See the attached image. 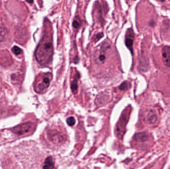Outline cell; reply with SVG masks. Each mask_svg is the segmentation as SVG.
Wrapping results in <instances>:
<instances>
[{
    "label": "cell",
    "instance_id": "1",
    "mask_svg": "<svg viewBox=\"0 0 170 169\" xmlns=\"http://www.w3.org/2000/svg\"><path fill=\"white\" fill-rule=\"evenodd\" d=\"M53 51L52 40L49 39L42 42L39 45L36 51L35 57L37 61L41 64H45L49 62L52 59Z\"/></svg>",
    "mask_w": 170,
    "mask_h": 169
},
{
    "label": "cell",
    "instance_id": "2",
    "mask_svg": "<svg viewBox=\"0 0 170 169\" xmlns=\"http://www.w3.org/2000/svg\"><path fill=\"white\" fill-rule=\"evenodd\" d=\"M48 137L51 143L54 145H61L65 143L67 139L65 133L56 128H52L48 133Z\"/></svg>",
    "mask_w": 170,
    "mask_h": 169
},
{
    "label": "cell",
    "instance_id": "3",
    "mask_svg": "<svg viewBox=\"0 0 170 169\" xmlns=\"http://www.w3.org/2000/svg\"><path fill=\"white\" fill-rule=\"evenodd\" d=\"M52 77V74L49 72L45 74L41 81L35 87V91L39 93L44 91L49 87Z\"/></svg>",
    "mask_w": 170,
    "mask_h": 169
},
{
    "label": "cell",
    "instance_id": "4",
    "mask_svg": "<svg viewBox=\"0 0 170 169\" xmlns=\"http://www.w3.org/2000/svg\"><path fill=\"white\" fill-rule=\"evenodd\" d=\"M134 31L131 28H128L126 32V36H125V43L126 45L133 54V45L134 42Z\"/></svg>",
    "mask_w": 170,
    "mask_h": 169
},
{
    "label": "cell",
    "instance_id": "5",
    "mask_svg": "<svg viewBox=\"0 0 170 169\" xmlns=\"http://www.w3.org/2000/svg\"><path fill=\"white\" fill-rule=\"evenodd\" d=\"M33 129V125L30 123L20 125L14 129V131L18 135H23V133H28Z\"/></svg>",
    "mask_w": 170,
    "mask_h": 169
},
{
    "label": "cell",
    "instance_id": "6",
    "mask_svg": "<svg viewBox=\"0 0 170 169\" xmlns=\"http://www.w3.org/2000/svg\"><path fill=\"white\" fill-rule=\"evenodd\" d=\"M162 57L164 64L166 67H170V47L165 46L162 49Z\"/></svg>",
    "mask_w": 170,
    "mask_h": 169
},
{
    "label": "cell",
    "instance_id": "7",
    "mask_svg": "<svg viewBox=\"0 0 170 169\" xmlns=\"http://www.w3.org/2000/svg\"><path fill=\"white\" fill-rule=\"evenodd\" d=\"M145 118L146 123L148 124H155L157 120V115L155 111L153 109H149L148 111H147Z\"/></svg>",
    "mask_w": 170,
    "mask_h": 169
},
{
    "label": "cell",
    "instance_id": "8",
    "mask_svg": "<svg viewBox=\"0 0 170 169\" xmlns=\"http://www.w3.org/2000/svg\"><path fill=\"white\" fill-rule=\"evenodd\" d=\"M55 164L53 158L49 156L46 158L43 166V169H54Z\"/></svg>",
    "mask_w": 170,
    "mask_h": 169
},
{
    "label": "cell",
    "instance_id": "9",
    "mask_svg": "<svg viewBox=\"0 0 170 169\" xmlns=\"http://www.w3.org/2000/svg\"><path fill=\"white\" fill-rule=\"evenodd\" d=\"M148 138V135L145 132L136 133L134 136V140H135L136 141L140 142L147 141Z\"/></svg>",
    "mask_w": 170,
    "mask_h": 169
},
{
    "label": "cell",
    "instance_id": "10",
    "mask_svg": "<svg viewBox=\"0 0 170 169\" xmlns=\"http://www.w3.org/2000/svg\"><path fill=\"white\" fill-rule=\"evenodd\" d=\"M80 77V74L78 72H77L75 78L73 81L71 82V89L72 92L76 94L78 90V80Z\"/></svg>",
    "mask_w": 170,
    "mask_h": 169
},
{
    "label": "cell",
    "instance_id": "11",
    "mask_svg": "<svg viewBox=\"0 0 170 169\" xmlns=\"http://www.w3.org/2000/svg\"><path fill=\"white\" fill-rule=\"evenodd\" d=\"M7 29L2 25H0V42L3 41L7 35Z\"/></svg>",
    "mask_w": 170,
    "mask_h": 169
},
{
    "label": "cell",
    "instance_id": "12",
    "mask_svg": "<svg viewBox=\"0 0 170 169\" xmlns=\"http://www.w3.org/2000/svg\"><path fill=\"white\" fill-rule=\"evenodd\" d=\"M105 59H106L105 55L104 54L101 53L99 54L98 58L95 60L97 61L98 63H101V64H102V63H104L105 62Z\"/></svg>",
    "mask_w": 170,
    "mask_h": 169
},
{
    "label": "cell",
    "instance_id": "13",
    "mask_svg": "<svg viewBox=\"0 0 170 169\" xmlns=\"http://www.w3.org/2000/svg\"><path fill=\"white\" fill-rule=\"evenodd\" d=\"M67 124L70 126H73L76 123V120H75V118L73 117H70L68 118L67 119Z\"/></svg>",
    "mask_w": 170,
    "mask_h": 169
},
{
    "label": "cell",
    "instance_id": "14",
    "mask_svg": "<svg viewBox=\"0 0 170 169\" xmlns=\"http://www.w3.org/2000/svg\"><path fill=\"white\" fill-rule=\"evenodd\" d=\"M128 87H129V83L127 81H125L124 83H123L121 85H120L119 88L120 90H125L127 89Z\"/></svg>",
    "mask_w": 170,
    "mask_h": 169
},
{
    "label": "cell",
    "instance_id": "15",
    "mask_svg": "<svg viewBox=\"0 0 170 169\" xmlns=\"http://www.w3.org/2000/svg\"><path fill=\"white\" fill-rule=\"evenodd\" d=\"M12 51L15 55H20L22 52V50L17 46L14 47L12 49Z\"/></svg>",
    "mask_w": 170,
    "mask_h": 169
},
{
    "label": "cell",
    "instance_id": "16",
    "mask_svg": "<svg viewBox=\"0 0 170 169\" xmlns=\"http://www.w3.org/2000/svg\"><path fill=\"white\" fill-rule=\"evenodd\" d=\"M80 26V23L78 22V20H74V22H73V26L75 28H78Z\"/></svg>",
    "mask_w": 170,
    "mask_h": 169
},
{
    "label": "cell",
    "instance_id": "17",
    "mask_svg": "<svg viewBox=\"0 0 170 169\" xmlns=\"http://www.w3.org/2000/svg\"><path fill=\"white\" fill-rule=\"evenodd\" d=\"M103 34L102 33H99V34H98L97 35V37L96 38V40L97 41H98L99 40L101 39V38L102 37H103Z\"/></svg>",
    "mask_w": 170,
    "mask_h": 169
},
{
    "label": "cell",
    "instance_id": "18",
    "mask_svg": "<svg viewBox=\"0 0 170 169\" xmlns=\"http://www.w3.org/2000/svg\"></svg>",
    "mask_w": 170,
    "mask_h": 169
}]
</instances>
